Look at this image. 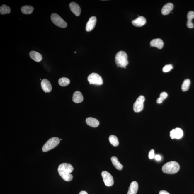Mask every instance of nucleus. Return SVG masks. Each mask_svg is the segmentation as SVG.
Masks as SVG:
<instances>
[{
    "instance_id": "2",
    "label": "nucleus",
    "mask_w": 194,
    "mask_h": 194,
    "mask_svg": "<svg viewBox=\"0 0 194 194\" xmlns=\"http://www.w3.org/2000/svg\"><path fill=\"white\" fill-rule=\"evenodd\" d=\"M128 56L126 52L123 51H121L116 54L115 57V61L118 67L124 68L128 64V61L127 60Z\"/></svg>"
},
{
    "instance_id": "4",
    "label": "nucleus",
    "mask_w": 194,
    "mask_h": 194,
    "mask_svg": "<svg viewBox=\"0 0 194 194\" xmlns=\"http://www.w3.org/2000/svg\"><path fill=\"white\" fill-rule=\"evenodd\" d=\"M60 140L57 137L50 138L45 143L42 148V150L44 152H46L55 148L59 144Z\"/></svg>"
},
{
    "instance_id": "22",
    "label": "nucleus",
    "mask_w": 194,
    "mask_h": 194,
    "mask_svg": "<svg viewBox=\"0 0 194 194\" xmlns=\"http://www.w3.org/2000/svg\"><path fill=\"white\" fill-rule=\"evenodd\" d=\"M34 8L32 6H25L21 8V11L23 14L26 15H29L32 13Z\"/></svg>"
},
{
    "instance_id": "8",
    "label": "nucleus",
    "mask_w": 194,
    "mask_h": 194,
    "mask_svg": "<svg viewBox=\"0 0 194 194\" xmlns=\"http://www.w3.org/2000/svg\"><path fill=\"white\" fill-rule=\"evenodd\" d=\"M101 175L105 185L108 187H110L113 185V178L109 173L107 171H103L102 172Z\"/></svg>"
},
{
    "instance_id": "19",
    "label": "nucleus",
    "mask_w": 194,
    "mask_h": 194,
    "mask_svg": "<svg viewBox=\"0 0 194 194\" xmlns=\"http://www.w3.org/2000/svg\"><path fill=\"white\" fill-rule=\"evenodd\" d=\"M29 55L32 59L36 62H40L42 60V55L39 52L34 51H32L30 52Z\"/></svg>"
},
{
    "instance_id": "3",
    "label": "nucleus",
    "mask_w": 194,
    "mask_h": 194,
    "mask_svg": "<svg viewBox=\"0 0 194 194\" xmlns=\"http://www.w3.org/2000/svg\"><path fill=\"white\" fill-rule=\"evenodd\" d=\"M180 166L177 162L172 161L165 164L162 167L164 173L168 174H174L179 171Z\"/></svg>"
},
{
    "instance_id": "5",
    "label": "nucleus",
    "mask_w": 194,
    "mask_h": 194,
    "mask_svg": "<svg viewBox=\"0 0 194 194\" xmlns=\"http://www.w3.org/2000/svg\"><path fill=\"white\" fill-rule=\"evenodd\" d=\"M52 23L60 28H65L67 27V23L59 15L56 13H52L51 16Z\"/></svg>"
},
{
    "instance_id": "28",
    "label": "nucleus",
    "mask_w": 194,
    "mask_h": 194,
    "mask_svg": "<svg viewBox=\"0 0 194 194\" xmlns=\"http://www.w3.org/2000/svg\"><path fill=\"white\" fill-rule=\"evenodd\" d=\"M173 68L172 65L171 64H168L165 65L163 68V72L166 73L170 71Z\"/></svg>"
},
{
    "instance_id": "25",
    "label": "nucleus",
    "mask_w": 194,
    "mask_h": 194,
    "mask_svg": "<svg viewBox=\"0 0 194 194\" xmlns=\"http://www.w3.org/2000/svg\"><path fill=\"white\" fill-rule=\"evenodd\" d=\"M109 141L113 146H117L119 145V142L117 137L114 135H111L109 137Z\"/></svg>"
},
{
    "instance_id": "14",
    "label": "nucleus",
    "mask_w": 194,
    "mask_h": 194,
    "mask_svg": "<svg viewBox=\"0 0 194 194\" xmlns=\"http://www.w3.org/2000/svg\"><path fill=\"white\" fill-rule=\"evenodd\" d=\"M174 7L173 4L171 3H168L163 6L161 10V13L164 15H168L173 10Z\"/></svg>"
},
{
    "instance_id": "24",
    "label": "nucleus",
    "mask_w": 194,
    "mask_h": 194,
    "mask_svg": "<svg viewBox=\"0 0 194 194\" xmlns=\"http://www.w3.org/2000/svg\"><path fill=\"white\" fill-rule=\"evenodd\" d=\"M70 81L69 79L66 77H63L60 79L58 80V84L59 85L62 87H65L69 85Z\"/></svg>"
},
{
    "instance_id": "1",
    "label": "nucleus",
    "mask_w": 194,
    "mask_h": 194,
    "mask_svg": "<svg viewBox=\"0 0 194 194\" xmlns=\"http://www.w3.org/2000/svg\"><path fill=\"white\" fill-rule=\"evenodd\" d=\"M74 168L71 164L67 163L61 164L58 168L59 175L65 181L69 182L72 180L73 176L71 174L74 171Z\"/></svg>"
},
{
    "instance_id": "23",
    "label": "nucleus",
    "mask_w": 194,
    "mask_h": 194,
    "mask_svg": "<svg viewBox=\"0 0 194 194\" xmlns=\"http://www.w3.org/2000/svg\"><path fill=\"white\" fill-rule=\"evenodd\" d=\"M11 11L10 7L5 4L3 5L0 8V13L1 15L9 14Z\"/></svg>"
},
{
    "instance_id": "31",
    "label": "nucleus",
    "mask_w": 194,
    "mask_h": 194,
    "mask_svg": "<svg viewBox=\"0 0 194 194\" xmlns=\"http://www.w3.org/2000/svg\"><path fill=\"white\" fill-rule=\"evenodd\" d=\"M159 194H170L165 190H161L159 192Z\"/></svg>"
},
{
    "instance_id": "18",
    "label": "nucleus",
    "mask_w": 194,
    "mask_h": 194,
    "mask_svg": "<svg viewBox=\"0 0 194 194\" xmlns=\"http://www.w3.org/2000/svg\"><path fill=\"white\" fill-rule=\"evenodd\" d=\"M86 123L90 126L96 128L99 125V122L96 119L92 117H89L86 119Z\"/></svg>"
},
{
    "instance_id": "27",
    "label": "nucleus",
    "mask_w": 194,
    "mask_h": 194,
    "mask_svg": "<svg viewBox=\"0 0 194 194\" xmlns=\"http://www.w3.org/2000/svg\"><path fill=\"white\" fill-rule=\"evenodd\" d=\"M168 96V94L166 92H162L160 93V97L157 98V103L159 104H161L163 101L167 98Z\"/></svg>"
},
{
    "instance_id": "20",
    "label": "nucleus",
    "mask_w": 194,
    "mask_h": 194,
    "mask_svg": "<svg viewBox=\"0 0 194 194\" xmlns=\"http://www.w3.org/2000/svg\"><path fill=\"white\" fill-rule=\"evenodd\" d=\"M193 18H194V12L192 11H190L187 14V26L189 28H193L194 25L192 21V19Z\"/></svg>"
},
{
    "instance_id": "7",
    "label": "nucleus",
    "mask_w": 194,
    "mask_h": 194,
    "mask_svg": "<svg viewBox=\"0 0 194 194\" xmlns=\"http://www.w3.org/2000/svg\"><path fill=\"white\" fill-rule=\"evenodd\" d=\"M145 101L144 96L141 95L137 99L133 106L134 112L136 113L141 112L144 109V103Z\"/></svg>"
},
{
    "instance_id": "10",
    "label": "nucleus",
    "mask_w": 194,
    "mask_h": 194,
    "mask_svg": "<svg viewBox=\"0 0 194 194\" xmlns=\"http://www.w3.org/2000/svg\"><path fill=\"white\" fill-rule=\"evenodd\" d=\"M96 22L97 19L96 17L93 16L90 17L86 25V31L90 32L93 30L96 26Z\"/></svg>"
},
{
    "instance_id": "13",
    "label": "nucleus",
    "mask_w": 194,
    "mask_h": 194,
    "mask_svg": "<svg viewBox=\"0 0 194 194\" xmlns=\"http://www.w3.org/2000/svg\"><path fill=\"white\" fill-rule=\"evenodd\" d=\"M146 19L144 17L140 16L132 21V24L133 26L137 27H142L145 24Z\"/></svg>"
},
{
    "instance_id": "17",
    "label": "nucleus",
    "mask_w": 194,
    "mask_h": 194,
    "mask_svg": "<svg viewBox=\"0 0 194 194\" xmlns=\"http://www.w3.org/2000/svg\"><path fill=\"white\" fill-rule=\"evenodd\" d=\"M138 188V184L136 181H133L130 184L127 194H136Z\"/></svg>"
},
{
    "instance_id": "6",
    "label": "nucleus",
    "mask_w": 194,
    "mask_h": 194,
    "mask_svg": "<svg viewBox=\"0 0 194 194\" xmlns=\"http://www.w3.org/2000/svg\"><path fill=\"white\" fill-rule=\"evenodd\" d=\"M88 81L91 85H101L103 83L102 78L99 74L96 73H93L89 75Z\"/></svg>"
},
{
    "instance_id": "11",
    "label": "nucleus",
    "mask_w": 194,
    "mask_h": 194,
    "mask_svg": "<svg viewBox=\"0 0 194 194\" xmlns=\"http://www.w3.org/2000/svg\"><path fill=\"white\" fill-rule=\"evenodd\" d=\"M41 86L42 89L45 93H50L52 90L51 84L47 79H44L41 82Z\"/></svg>"
},
{
    "instance_id": "12",
    "label": "nucleus",
    "mask_w": 194,
    "mask_h": 194,
    "mask_svg": "<svg viewBox=\"0 0 194 194\" xmlns=\"http://www.w3.org/2000/svg\"><path fill=\"white\" fill-rule=\"evenodd\" d=\"M69 7L71 11L77 16H80L81 9L79 4L74 2H71L69 4Z\"/></svg>"
},
{
    "instance_id": "32",
    "label": "nucleus",
    "mask_w": 194,
    "mask_h": 194,
    "mask_svg": "<svg viewBox=\"0 0 194 194\" xmlns=\"http://www.w3.org/2000/svg\"><path fill=\"white\" fill-rule=\"evenodd\" d=\"M79 194H88V193L85 191H82L80 192Z\"/></svg>"
},
{
    "instance_id": "30",
    "label": "nucleus",
    "mask_w": 194,
    "mask_h": 194,
    "mask_svg": "<svg viewBox=\"0 0 194 194\" xmlns=\"http://www.w3.org/2000/svg\"><path fill=\"white\" fill-rule=\"evenodd\" d=\"M155 159L157 161H160L161 160V158L160 156L159 155H157L155 156Z\"/></svg>"
},
{
    "instance_id": "21",
    "label": "nucleus",
    "mask_w": 194,
    "mask_h": 194,
    "mask_svg": "<svg viewBox=\"0 0 194 194\" xmlns=\"http://www.w3.org/2000/svg\"><path fill=\"white\" fill-rule=\"evenodd\" d=\"M111 160L112 161L113 164L117 169L121 170L123 169V165L119 162L117 157H112L111 159Z\"/></svg>"
},
{
    "instance_id": "26",
    "label": "nucleus",
    "mask_w": 194,
    "mask_h": 194,
    "mask_svg": "<svg viewBox=\"0 0 194 194\" xmlns=\"http://www.w3.org/2000/svg\"><path fill=\"white\" fill-rule=\"evenodd\" d=\"M190 84V79H185L183 83L182 86V90L183 91H187L189 89Z\"/></svg>"
},
{
    "instance_id": "33",
    "label": "nucleus",
    "mask_w": 194,
    "mask_h": 194,
    "mask_svg": "<svg viewBox=\"0 0 194 194\" xmlns=\"http://www.w3.org/2000/svg\"><path fill=\"white\" fill-rule=\"evenodd\" d=\"M62 140V139H60V140Z\"/></svg>"
},
{
    "instance_id": "29",
    "label": "nucleus",
    "mask_w": 194,
    "mask_h": 194,
    "mask_svg": "<svg viewBox=\"0 0 194 194\" xmlns=\"http://www.w3.org/2000/svg\"><path fill=\"white\" fill-rule=\"evenodd\" d=\"M155 153H154V150L153 149H151L150 151V152H149V158L150 159H153L155 157Z\"/></svg>"
},
{
    "instance_id": "9",
    "label": "nucleus",
    "mask_w": 194,
    "mask_h": 194,
    "mask_svg": "<svg viewBox=\"0 0 194 194\" xmlns=\"http://www.w3.org/2000/svg\"><path fill=\"white\" fill-rule=\"evenodd\" d=\"M183 133L181 129L177 128L171 130L170 132V136L171 139H179L182 138Z\"/></svg>"
},
{
    "instance_id": "15",
    "label": "nucleus",
    "mask_w": 194,
    "mask_h": 194,
    "mask_svg": "<svg viewBox=\"0 0 194 194\" xmlns=\"http://www.w3.org/2000/svg\"><path fill=\"white\" fill-rule=\"evenodd\" d=\"M151 47H155L159 49H161L164 46L163 40L160 39H156L152 40L150 42Z\"/></svg>"
},
{
    "instance_id": "16",
    "label": "nucleus",
    "mask_w": 194,
    "mask_h": 194,
    "mask_svg": "<svg viewBox=\"0 0 194 194\" xmlns=\"http://www.w3.org/2000/svg\"><path fill=\"white\" fill-rule=\"evenodd\" d=\"M83 96L81 93L79 91H77L73 94L72 100L74 103H79L82 102L83 101Z\"/></svg>"
}]
</instances>
